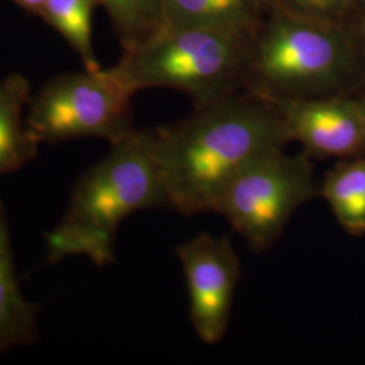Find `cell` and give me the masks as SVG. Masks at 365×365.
<instances>
[{"instance_id":"ac0fdd59","label":"cell","mask_w":365,"mask_h":365,"mask_svg":"<svg viewBox=\"0 0 365 365\" xmlns=\"http://www.w3.org/2000/svg\"><path fill=\"white\" fill-rule=\"evenodd\" d=\"M359 26L361 27V37H363V46H361V49H363V53L365 54V18L360 21Z\"/></svg>"},{"instance_id":"ba28073f","label":"cell","mask_w":365,"mask_h":365,"mask_svg":"<svg viewBox=\"0 0 365 365\" xmlns=\"http://www.w3.org/2000/svg\"><path fill=\"white\" fill-rule=\"evenodd\" d=\"M283 119L291 143L319 158L365 155V119L357 95H334L272 103Z\"/></svg>"},{"instance_id":"30bf717a","label":"cell","mask_w":365,"mask_h":365,"mask_svg":"<svg viewBox=\"0 0 365 365\" xmlns=\"http://www.w3.org/2000/svg\"><path fill=\"white\" fill-rule=\"evenodd\" d=\"M274 4V0H164V25L207 27L250 39Z\"/></svg>"},{"instance_id":"9a60e30c","label":"cell","mask_w":365,"mask_h":365,"mask_svg":"<svg viewBox=\"0 0 365 365\" xmlns=\"http://www.w3.org/2000/svg\"><path fill=\"white\" fill-rule=\"evenodd\" d=\"M295 13L356 29L361 16L359 0H276Z\"/></svg>"},{"instance_id":"d6986e66","label":"cell","mask_w":365,"mask_h":365,"mask_svg":"<svg viewBox=\"0 0 365 365\" xmlns=\"http://www.w3.org/2000/svg\"><path fill=\"white\" fill-rule=\"evenodd\" d=\"M359 9H360V16L363 19L365 18V0H359Z\"/></svg>"},{"instance_id":"e0dca14e","label":"cell","mask_w":365,"mask_h":365,"mask_svg":"<svg viewBox=\"0 0 365 365\" xmlns=\"http://www.w3.org/2000/svg\"><path fill=\"white\" fill-rule=\"evenodd\" d=\"M357 99H359V103H360V107H361V111H363V115H364L365 119V90L357 95Z\"/></svg>"},{"instance_id":"9c48e42d","label":"cell","mask_w":365,"mask_h":365,"mask_svg":"<svg viewBox=\"0 0 365 365\" xmlns=\"http://www.w3.org/2000/svg\"><path fill=\"white\" fill-rule=\"evenodd\" d=\"M14 262L10 223L0 199V354L39 339L38 306L25 297Z\"/></svg>"},{"instance_id":"8fae6325","label":"cell","mask_w":365,"mask_h":365,"mask_svg":"<svg viewBox=\"0 0 365 365\" xmlns=\"http://www.w3.org/2000/svg\"><path fill=\"white\" fill-rule=\"evenodd\" d=\"M31 86L21 73L0 80V176L24 168L38 155L39 145L26 126Z\"/></svg>"},{"instance_id":"6da1fadb","label":"cell","mask_w":365,"mask_h":365,"mask_svg":"<svg viewBox=\"0 0 365 365\" xmlns=\"http://www.w3.org/2000/svg\"><path fill=\"white\" fill-rule=\"evenodd\" d=\"M148 134L170 209L182 215L214 211L235 176L291 143L276 107L247 91L194 106L187 117Z\"/></svg>"},{"instance_id":"8992f818","label":"cell","mask_w":365,"mask_h":365,"mask_svg":"<svg viewBox=\"0 0 365 365\" xmlns=\"http://www.w3.org/2000/svg\"><path fill=\"white\" fill-rule=\"evenodd\" d=\"M319 195L310 156L284 149L260 157L223 190L221 214L249 247L264 252L282 235L297 210Z\"/></svg>"},{"instance_id":"5bb4252c","label":"cell","mask_w":365,"mask_h":365,"mask_svg":"<svg viewBox=\"0 0 365 365\" xmlns=\"http://www.w3.org/2000/svg\"><path fill=\"white\" fill-rule=\"evenodd\" d=\"M107 14L122 51L152 37L164 25V0H95Z\"/></svg>"},{"instance_id":"7a4b0ae2","label":"cell","mask_w":365,"mask_h":365,"mask_svg":"<svg viewBox=\"0 0 365 365\" xmlns=\"http://www.w3.org/2000/svg\"><path fill=\"white\" fill-rule=\"evenodd\" d=\"M356 29L295 13L274 0L249 41L242 91L269 103L365 90Z\"/></svg>"},{"instance_id":"5b68a950","label":"cell","mask_w":365,"mask_h":365,"mask_svg":"<svg viewBox=\"0 0 365 365\" xmlns=\"http://www.w3.org/2000/svg\"><path fill=\"white\" fill-rule=\"evenodd\" d=\"M134 95L115 66L53 76L31 93L27 131L38 145L78 138L111 144L134 129Z\"/></svg>"},{"instance_id":"2e32d148","label":"cell","mask_w":365,"mask_h":365,"mask_svg":"<svg viewBox=\"0 0 365 365\" xmlns=\"http://www.w3.org/2000/svg\"><path fill=\"white\" fill-rule=\"evenodd\" d=\"M18 7L25 10L26 13L38 15L42 11L46 0H11Z\"/></svg>"},{"instance_id":"52a82bcc","label":"cell","mask_w":365,"mask_h":365,"mask_svg":"<svg viewBox=\"0 0 365 365\" xmlns=\"http://www.w3.org/2000/svg\"><path fill=\"white\" fill-rule=\"evenodd\" d=\"M187 283L190 319L199 339L220 342L230 322L241 262L232 242L200 233L176 248Z\"/></svg>"},{"instance_id":"3957f363","label":"cell","mask_w":365,"mask_h":365,"mask_svg":"<svg viewBox=\"0 0 365 365\" xmlns=\"http://www.w3.org/2000/svg\"><path fill=\"white\" fill-rule=\"evenodd\" d=\"M170 209L148 129H133L78 179L60 223L46 237L48 261L84 256L103 267L115 261L119 225L144 210Z\"/></svg>"},{"instance_id":"7c38bea8","label":"cell","mask_w":365,"mask_h":365,"mask_svg":"<svg viewBox=\"0 0 365 365\" xmlns=\"http://www.w3.org/2000/svg\"><path fill=\"white\" fill-rule=\"evenodd\" d=\"M319 195L346 233L365 235V155L345 158L329 170Z\"/></svg>"},{"instance_id":"4fadbf2b","label":"cell","mask_w":365,"mask_h":365,"mask_svg":"<svg viewBox=\"0 0 365 365\" xmlns=\"http://www.w3.org/2000/svg\"><path fill=\"white\" fill-rule=\"evenodd\" d=\"M98 7L95 0H46L39 16L56 30L81 60L84 69L102 66L93 49L92 22Z\"/></svg>"},{"instance_id":"277c9868","label":"cell","mask_w":365,"mask_h":365,"mask_svg":"<svg viewBox=\"0 0 365 365\" xmlns=\"http://www.w3.org/2000/svg\"><path fill=\"white\" fill-rule=\"evenodd\" d=\"M249 41L207 27L164 25L122 51L115 68L135 93L165 88L203 105L242 91Z\"/></svg>"}]
</instances>
